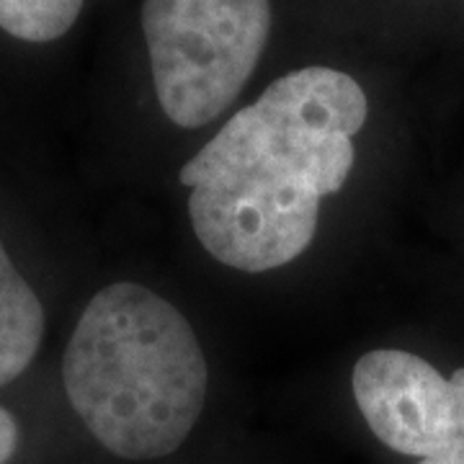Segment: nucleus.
Wrapping results in <instances>:
<instances>
[{"instance_id":"f257e3e1","label":"nucleus","mask_w":464,"mask_h":464,"mask_svg":"<svg viewBox=\"0 0 464 464\" xmlns=\"http://www.w3.org/2000/svg\"><path fill=\"white\" fill-rule=\"evenodd\" d=\"M353 137L282 88H266L181 168L188 217L219 264L261 274L315 240L320 201L353 168Z\"/></svg>"},{"instance_id":"f03ea898","label":"nucleus","mask_w":464,"mask_h":464,"mask_svg":"<svg viewBox=\"0 0 464 464\" xmlns=\"http://www.w3.org/2000/svg\"><path fill=\"white\" fill-rule=\"evenodd\" d=\"M63 382L72 411L124 459L168 457L207 402V359L188 320L140 284L93 295L70 335Z\"/></svg>"},{"instance_id":"7ed1b4c3","label":"nucleus","mask_w":464,"mask_h":464,"mask_svg":"<svg viewBox=\"0 0 464 464\" xmlns=\"http://www.w3.org/2000/svg\"><path fill=\"white\" fill-rule=\"evenodd\" d=\"M155 93L186 130L215 121L240 96L271 32L268 0H145Z\"/></svg>"},{"instance_id":"20e7f679","label":"nucleus","mask_w":464,"mask_h":464,"mask_svg":"<svg viewBox=\"0 0 464 464\" xmlns=\"http://www.w3.org/2000/svg\"><path fill=\"white\" fill-rule=\"evenodd\" d=\"M351 387L372 433L405 457L429 459L462 426L464 392L457 372L447 380L411 351L364 353L353 366Z\"/></svg>"},{"instance_id":"39448f33","label":"nucleus","mask_w":464,"mask_h":464,"mask_svg":"<svg viewBox=\"0 0 464 464\" xmlns=\"http://www.w3.org/2000/svg\"><path fill=\"white\" fill-rule=\"evenodd\" d=\"M42 335V302L11 264L0 240V387L16 380L32 364Z\"/></svg>"},{"instance_id":"423d86ee","label":"nucleus","mask_w":464,"mask_h":464,"mask_svg":"<svg viewBox=\"0 0 464 464\" xmlns=\"http://www.w3.org/2000/svg\"><path fill=\"white\" fill-rule=\"evenodd\" d=\"M85 0H0V29L21 42H54L72 29Z\"/></svg>"},{"instance_id":"0eeeda50","label":"nucleus","mask_w":464,"mask_h":464,"mask_svg":"<svg viewBox=\"0 0 464 464\" xmlns=\"http://www.w3.org/2000/svg\"><path fill=\"white\" fill-rule=\"evenodd\" d=\"M457 377H459V382H462V392H464V369H457ZM418 464H464V413H462V426H459L457 436H454V439H451L441 451H436V454L429 457V459H420Z\"/></svg>"},{"instance_id":"6e6552de","label":"nucleus","mask_w":464,"mask_h":464,"mask_svg":"<svg viewBox=\"0 0 464 464\" xmlns=\"http://www.w3.org/2000/svg\"><path fill=\"white\" fill-rule=\"evenodd\" d=\"M18 447V426L16 418L0 408V464H5Z\"/></svg>"}]
</instances>
